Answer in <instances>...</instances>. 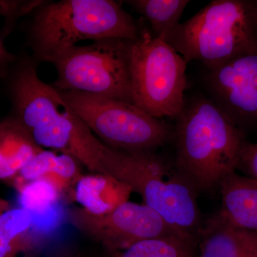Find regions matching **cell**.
Masks as SVG:
<instances>
[{
  "label": "cell",
  "instance_id": "cell-22",
  "mask_svg": "<svg viewBox=\"0 0 257 257\" xmlns=\"http://www.w3.org/2000/svg\"><path fill=\"white\" fill-rule=\"evenodd\" d=\"M18 174L13 170L9 162L0 154V180L14 181Z\"/></svg>",
  "mask_w": 257,
  "mask_h": 257
},
{
  "label": "cell",
  "instance_id": "cell-14",
  "mask_svg": "<svg viewBox=\"0 0 257 257\" xmlns=\"http://www.w3.org/2000/svg\"><path fill=\"white\" fill-rule=\"evenodd\" d=\"M45 237L31 213L23 208H10L0 216V257H16Z\"/></svg>",
  "mask_w": 257,
  "mask_h": 257
},
{
  "label": "cell",
  "instance_id": "cell-1",
  "mask_svg": "<svg viewBox=\"0 0 257 257\" xmlns=\"http://www.w3.org/2000/svg\"><path fill=\"white\" fill-rule=\"evenodd\" d=\"M173 135L174 163L199 194L219 190L225 177L236 172L246 142L242 130L206 97L185 101Z\"/></svg>",
  "mask_w": 257,
  "mask_h": 257
},
{
  "label": "cell",
  "instance_id": "cell-2",
  "mask_svg": "<svg viewBox=\"0 0 257 257\" xmlns=\"http://www.w3.org/2000/svg\"><path fill=\"white\" fill-rule=\"evenodd\" d=\"M32 13L26 44L39 63H50L79 42L113 37L135 41L141 31V20L112 0L46 1Z\"/></svg>",
  "mask_w": 257,
  "mask_h": 257
},
{
  "label": "cell",
  "instance_id": "cell-12",
  "mask_svg": "<svg viewBox=\"0 0 257 257\" xmlns=\"http://www.w3.org/2000/svg\"><path fill=\"white\" fill-rule=\"evenodd\" d=\"M73 198L84 211L94 216L109 214L130 201L133 189L110 175H82L74 184Z\"/></svg>",
  "mask_w": 257,
  "mask_h": 257
},
{
  "label": "cell",
  "instance_id": "cell-8",
  "mask_svg": "<svg viewBox=\"0 0 257 257\" xmlns=\"http://www.w3.org/2000/svg\"><path fill=\"white\" fill-rule=\"evenodd\" d=\"M68 214L76 229L100 243L108 252L122 251L144 240L185 235L143 203L128 201L103 216L92 215L81 207L71 209Z\"/></svg>",
  "mask_w": 257,
  "mask_h": 257
},
{
  "label": "cell",
  "instance_id": "cell-9",
  "mask_svg": "<svg viewBox=\"0 0 257 257\" xmlns=\"http://www.w3.org/2000/svg\"><path fill=\"white\" fill-rule=\"evenodd\" d=\"M206 69L211 100L242 131L257 126V49Z\"/></svg>",
  "mask_w": 257,
  "mask_h": 257
},
{
  "label": "cell",
  "instance_id": "cell-5",
  "mask_svg": "<svg viewBox=\"0 0 257 257\" xmlns=\"http://www.w3.org/2000/svg\"><path fill=\"white\" fill-rule=\"evenodd\" d=\"M133 40L106 38L74 46L55 57L58 91L104 96L135 104L131 77Z\"/></svg>",
  "mask_w": 257,
  "mask_h": 257
},
{
  "label": "cell",
  "instance_id": "cell-18",
  "mask_svg": "<svg viewBox=\"0 0 257 257\" xmlns=\"http://www.w3.org/2000/svg\"><path fill=\"white\" fill-rule=\"evenodd\" d=\"M57 152L42 150L32 157L15 177L14 184L18 189L24 184L45 178L55 168Z\"/></svg>",
  "mask_w": 257,
  "mask_h": 257
},
{
  "label": "cell",
  "instance_id": "cell-6",
  "mask_svg": "<svg viewBox=\"0 0 257 257\" xmlns=\"http://www.w3.org/2000/svg\"><path fill=\"white\" fill-rule=\"evenodd\" d=\"M58 92L69 109L111 148L130 153L155 152L173 135L170 125L134 104L87 93Z\"/></svg>",
  "mask_w": 257,
  "mask_h": 257
},
{
  "label": "cell",
  "instance_id": "cell-13",
  "mask_svg": "<svg viewBox=\"0 0 257 257\" xmlns=\"http://www.w3.org/2000/svg\"><path fill=\"white\" fill-rule=\"evenodd\" d=\"M18 190L20 207L31 213L37 227L46 236L62 218L60 205L62 192L46 179L24 184Z\"/></svg>",
  "mask_w": 257,
  "mask_h": 257
},
{
  "label": "cell",
  "instance_id": "cell-24",
  "mask_svg": "<svg viewBox=\"0 0 257 257\" xmlns=\"http://www.w3.org/2000/svg\"><path fill=\"white\" fill-rule=\"evenodd\" d=\"M55 257H74V256L72 253H69V251H62V252L58 253Z\"/></svg>",
  "mask_w": 257,
  "mask_h": 257
},
{
  "label": "cell",
  "instance_id": "cell-20",
  "mask_svg": "<svg viewBox=\"0 0 257 257\" xmlns=\"http://www.w3.org/2000/svg\"><path fill=\"white\" fill-rule=\"evenodd\" d=\"M237 169L246 177L257 181V141L253 143L246 141L243 144Z\"/></svg>",
  "mask_w": 257,
  "mask_h": 257
},
{
  "label": "cell",
  "instance_id": "cell-23",
  "mask_svg": "<svg viewBox=\"0 0 257 257\" xmlns=\"http://www.w3.org/2000/svg\"><path fill=\"white\" fill-rule=\"evenodd\" d=\"M10 208H11V207H10L9 202L5 200L3 198L0 197V216H1L3 213L5 212V211L10 209Z\"/></svg>",
  "mask_w": 257,
  "mask_h": 257
},
{
  "label": "cell",
  "instance_id": "cell-11",
  "mask_svg": "<svg viewBox=\"0 0 257 257\" xmlns=\"http://www.w3.org/2000/svg\"><path fill=\"white\" fill-rule=\"evenodd\" d=\"M219 190L218 214L234 227L257 234V181L234 172L225 177Z\"/></svg>",
  "mask_w": 257,
  "mask_h": 257
},
{
  "label": "cell",
  "instance_id": "cell-10",
  "mask_svg": "<svg viewBox=\"0 0 257 257\" xmlns=\"http://www.w3.org/2000/svg\"><path fill=\"white\" fill-rule=\"evenodd\" d=\"M197 257H257V234L238 229L218 212L204 221Z\"/></svg>",
  "mask_w": 257,
  "mask_h": 257
},
{
  "label": "cell",
  "instance_id": "cell-7",
  "mask_svg": "<svg viewBox=\"0 0 257 257\" xmlns=\"http://www.w3.org/2000/svg\"><path fill=\"white\" fill-rule=\"evenodd\" d=\"M141 23L132 55L135 106L157 119L177 118L185 104L187 62L167 42L154 36L143 20Z\"/></svg>",
  "mask_w": 257,
  "mask_h": 257
},
{
  "label": "cell",
  "instance_id": "cell-17",
  "mask_svg": "<svg viewBox=\"0 0 257 257\" xmlns=\"http://www.w3.org/2000/svg\"><path fill=\"white\" fill-rule=\"evenodd\" d=\"M42 150L30 134L13 119L7 116L0 121V154L17 174Z\"/></svg>",
  "mask_w": 257,
  "mask_h": 257
},
{
  "label": "cell",
  "instance_id": "cell-3",
  "mask_svg": "<svg viewBox=\"0 0 257 257\" xmlns=\"http://www.w3.org/2000/svg\"><path fill=\"white\" fill-rule=\"evenodd\" d=\"M100 174L128 184L179 232L199 238L205 221L198 206L199 194L174 162L155 152L130 153L107 146Z\"/></svg>",
  "mask_w": 257,
  "mask_h": 257
},
{
  "label": "cell",
  "instance_id": "cell-21",
  "mask_svg": "<svg viewBox=\"0 0 257 257\" xmlns=\"http://www.w3.org/2000/svg\"><path fill=\"white\" fill-rule=\"evenodd\" d=\"M3 14V5L0 1V15ZM19 56L11 53L3 43L0 35V80H4L9 73L10 69L18 60Z\"/></svg>",
  "mask_w": 257,
  "mask_h": 257
},
{
  "label": "cell",
  "instance_id": "cell-4",
  "mask_svg": "<svg viewBox=\"0 0 257 257\" xmlns=\"http://www.w3.org/2000/svg\"><path fill=\"white\" fill-rule=\"evenodd\" d=\"M165 42L186 62L211 68L257 49V1L214 0L183 23Z\"/></svg>",
  "mask_w": 257,
  "mask_h": 257
},
{
  "label": "cell",
  "instance_id": "cell-19",
  "mask_svg": "<svg viewBox=\"0 0 257 257\" xmlns=\"http://www.w3.org/2000/svg\"><path fill=\"white\" fill-rule=\"evenodd\" d=\"M80 162L73 157L66 154H57L55 168L45 178L55 186L61 192L69 187H73L82 176Z\"/></svg>",
  "mask_w": 257,
  "mask_h": 257
},
{
  "label": "cell",
  "instance_id": "cell-16",
  "mask_svg": "<svg viewBox=\"0 0 257 257\" xmlns=\"http://www.w3.org/2000/svg\"><path fill=\"white\" fill-rule=\"evenodd\" d=\"M199 239L173 235L144 240L122 251L109 253V257H197Z\"/></svg>",
  "mask_w": 257,
  "mask_h": 257
},
{
  "label": "cell",
  "instance_id": "cell-15",
  "mask_svg": "<svg viewBox=\"0 0 257 257\" xmlns=\"http://www.w3.org/2000/svg\"><path fill=\"white\" fill-rule=\"evenodd\" d=\"M150 24L154 36L165 42L180 24V18L189 0H130L125 1Z\"/></svg>",
  "mask_w": 257,
  "mask_h": 257
}]
</instances>
